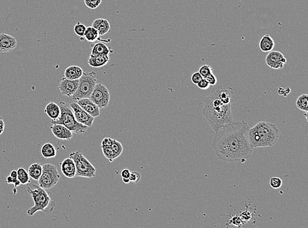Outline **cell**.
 <instances>
[{
  "label": "cell",
  "instance_id": "6da1fadb",
  "mask_svg": "<svg viewBox=\"0 0 308 228\" xmlns=\"http://www.w3.org/2000/svg\"><path fill=\"white\" fill-rule=\"evenodd\" d=\"M249 127L244 121L231 122L215 132L212 147L218 158L227 162L245 161L251 158L253 147Z\"/></svg>",
  "mask_w": 308,
  "mask_h": 228
},
{
  "label": "cell",
  "instance_id": "7a4b0ae2",
  "mask_svg": "<svg viewBox=\"0 0 308 228\" xmlns=\"http://www.w3.org/2000/svg\"><path fill=\"white\" fill-rule=\"evenodd\" d=\"M205 100L203 115L214 132L233 121L231 104H224L218 96L216 85Z\"/></svg>",
  "mask_w": 308,
  "mask_h": 228
},
{
  "label": "cell",
  "instance_id": "3957f363",
  "mask_svg": "<svg viewBox=\"0 0 308 228\" xmlns=\"http://www.w3.org/2000/svg\"><path fill=\"white\" fill-rule=\"evenodd\" d=\"M250 141L253 148L272 147L278 141L279 131L274 123L259 122L248 132Z\"/></svg>",
  "mask_w": 308,
  "mask_h": 228
},
{
  "label": "cell",
  "instance_id": "277c9868",
  "mask_svg": "<svg viewBox=\"0 0 308 228\" xmlns=\"http://www.w3.org/2000/svg\"><path fill=\"white\" fill-rule=\"evenodd\" d=\"M27 192L34 203L33 207L28 209V216H33L38 211L50 213L53 210L56 204L45 189L29 183L27 184Z\"/></svg>",
  "mask_w": 308,
  "mask_h": 228
},
{
  "label": "cell",
  "instance_id": "5b68a950",
  "mask_svg": "<svg viewBox=\"0 0 308 228\" xmlns=\"http://www.w3.org/2000/svg\"><path fill=\"white\" fill-rule=\"evenodd\" d=\"M61 115L57 120L51 121L52 124H63L72 132L76 134L85 133L88 127L79 123L74 117L73 111L70 105L63 102L59 103Z\"/></svg>",
  "mask_w": 308,
  "mask_h": 228
},
{
  "label": "cell",
  "instance_id": "8992f818",
  "mask_svg": "<svg viewBox=\"0 0 308 228\" xmlns=\"http://www.w3.org/2000/svg\"><path fill=\"white\" fill-rule=\"evenodd\" d=\"M98 83L95 72H83L79 79L77 91L72 96V100L89 98Z\"/></svg>",
  "mask_w": 308,
  "mask_h": 228
},
{
  "label": "cell",
  "instance_id": "52a82bcc",
  "mask_svg": "<svg viewBox=\"0 0 308 228\" xmlns=\"http://www.w3.org/2000/svg\"><path fill=\"white\" fill-rule=\"evenodd\" d=\"M69 158H72L74 163H75L76 177L92 178V177L96 176V168L85 158V155L81 151L79 150L73 151L69 155Z\"/></svg>",
  "mask_w": 308,
  "mask_h": 228
},
{
  "label": "cell",
  "instance_id": "ba28073f",
  "mask_svg": "<svg viewBox=\"0 0 308 228\" xmlns=\"http://www.w3.org/2000/svg\"><path fill=\"white\" fill-rule=\"evenodd\" d=\"M60 179L57 166L47 163L43 165L42 175L38 179V185L45 190H50L57 185Z\"/></svg>",
  "mask_w": 308,
  "mask_h": 228
},
{
  "label": "cell",
  "instance_id": "9c48e42d",
  "mask_svg": "<svg viewBox=\"0 0 308 228\" xmlns=\"http://www.w3.org/2000/svg\"><path fill=\"white\" fill-rule=\"evenodd\" d=\"M100 108L104 109L109 105L110 93L109 89L105 86L98 82L94 89L89 98Z\"/></svg>",
  "mask_w": 308,
  "mask_h": 228
},
{
  "label": "cell",
  "instance_id": "30bf717a",
  "mask_svg": "<svg viewBox=\"0 0 308 228\" xmlns=\"http://www.w3.org/2000/svg\"><path fill=\"white\" fill-rule=\"evenodd\" d=\"M70 107L73 111L74 117L78 123L85 125L87 127L92 126L95 118L87 113L85 110L82 109L76 102L72 103L70 104Z\"/></svg>",
  "mask_w": 308,
  "mask_h": 228
},
{
  "label": "cell",
  "instance_id": "8fae6325",
  "mask_svg": "<svg viewBox=\"0 0 308 228\" xmlns=\"http://www.w3.org/2000/svg\"><path fill=\"white\" fill-rule=\"evenodd\" d=\"M266 63L270 68L278 70L283 68L287 63V59L281 52L271 51L266 56Z\"/></svg>",
  "mask_w": 308,
  "mask_h": 228
},
{
  "label": "cell",
  "instance_id": "7c38bea8",
  "mask_svg": "<svg viewBox=\"0 0 308 228\" xmlns=\"http://www.w3.org/2000/svg\"><path fill=\"white\" fill-rule=\"evenodd\" d=\"M79 79L69 80L67 78H63L59 85V89L61 95L65 96L72 97L77 91Z\"/></svg>",
  "mask_w": 308,
  "mask_h": 228
},
{
  "label": "cell",
  "instance_id": "4fadbf2b",
  "mask_svg": "<svg viewBox=\"0 0 308 228\" xmlns=\"http://www.w3.org/2000/svg\"><path fill=\"white\" fill-rule=\"evenodd\" d=\"M17 46L15 37L7 34H0V53H8L13 51Z\"/></svg>",
  "mask_w": 308,
  "mask_h": 228
},
{
  "label": "cell",
  "instance_id": "5bb4252c",
  "mask_svg": "<svg viewBox=\"0 0 308 228\" xmlns=\"http://www.w3.org/2000/svg\"><path fill=\"white\" fill-rule=\"evenodd\" d=\"M76 103L93 117L96 118L100 115V108L90 99H80Z\"/></svg>",
  "mask_w": 308,
  "mask_h": 228
},
{
  "label": "cell",
  "instance_id": "9a60e30c",
  "mask_svg": "<svg viewBox=\"0 0 308 228\" xmlns=\"http://www.w3.org/2000/svg\"><path fill=\"white\" fill-rule=\"evenodd\" d=\"M52 133L57 139L70 140L72 138V132L63 124H53L51 126Z\"/></svg>",
  "mask_w": 308,
  "mask_h": 228
},
{
  "label": "cell",
  "instance_id": "2e32d148",
  "mask_svg": "<svg viewBox=\"0 0 308 228\" xmlns=\"http://www.w3.org/2000/svg\"><path fill=\"white\" fill-rule=\"evenodd\" d=\"M61 172L68 178L76 177V169L73 159L70 158H65L61 164Z\"/></svg>",
  "mask_w": 308,
  "mask_h": 228
},
{
  "label": "cell",
  "instance_id": "e0dca14e",
  "mask_svg": "<svg viewBox=\"0 0 308 228\" xmlns=\"http://www.w3.org/2000/svg\"><path fill=\"white\" fill-rule=\"evenodd\" d=\"M109 61V55H94L90 54L87 63L91 67L100 68L107 64Z\"/></svg>",
  "mask_w": 308,
  "mask_h": 228
},
{
  "label": "cell",
  "instance_id": "ac0fdd59",
  "mask_svg": "<svg viewBox=\"0 0 308 228\" xmlns=\"http://www.w3.org/2000/svg\"><path fill=\"white\" fill-rule=\"evenodd\" d=\"M91 26L98 31L100 36L105 35L106 34L109 33L110 29H111V25H110L109 22L107 20L102 18L95 20Z\"/></svg>",
  "mask_w": 308,
  "mask_h": 228
},
{
  "label": "cell",
  "instance_id": "d6986e66",
  "mask_svg": "<svg viewBox=\"0 0 308 228\" xmlns=\"http://www.w3.org/2000/svg\"><path fill=\"white\" fill-rule=\"evenodd\" d=\"M44 112L51 119V121H55L61 115L60 106L55 103L51 102L47 105Z\"/></svg>",
  "mask_w": 308,
  "mask_h": 228
},
{
  "label": "cell",
  "instance_id": "ffe728a7",
  "mask_svg": "<svg viewBox=\"0 0 308 228\" xmlns=\"http://www.w3.org/2000/svg\"><path fill=\"white\" fill-rule=\"evenodd\" d=\"M84 71L81 67L72 65L65 71V77L69 80H78L81 77Z\"/></svg>",
  "mask_w": 308,
  "mask_h": 228
},
{
  "label": "cell",
  "instance_id": "44dd1931",
  "mask_svg": "<svg viewBox=\"0 0 308 228\" xmlns=\"http://www.w3.org/2000/svg\"><path fill=\"white\" fill-rule=\"evenodd\" d=\"M259 49L263 52H270L274 50L275 42L270 35H264L259 41Z\"/></svg>",
  "mask_w": 308,
  "mask_h": 228
},
{
  "label": "cell",
  "instance_id": "7402d4cb",
  "mask_svg": "<svg viewBox=\"0 0 308 228\" xmlns=\"http://www.w3.org/2000/svg\"><path fill=\"white\" fill-rule=\"evenodd\" d=\"M113 51L105 44L100 42L92 47L91 54L94 55H109Z\"/></svg>",
  "mask_w": 308,
  "mask_h": 228
},
{
  "label": "cell",
  "instance_id": "603a6c76",
  "mask_svg": "<svg viewBox=\"0 0 308 228\" xmlns=\"http://www.w3.org/2000/svg\"><path fill=\"white\" fill-rule=\"evenodd\" d=\"M42 164L39 163V162H35V163L31 164L30 166L29 169L28 170V173H29L30 177L32 179H33L34 180L38 181L41 175H42Z\"/></svg>",
  "mask_w": 308,
  "mask_h": 228
},
{
  "label": "cell",
  "instance_id": "cb8c5ba5",
  "mask_svg": "<svg viewBox=\"0 0 308 228\" xmlns=\"http://www.w3.org/2000/svg\"><path fill=\"white\" fill-rule=\"evenodd\" d=\"M41 153L45 158H55L57 155V150L51 143H45L41 149Z\"/></svg>",
  "mask_w": 308,
  "mask_h": 228
},
{
  "label": "cell",
  "instance_id": "d4e9b609",
  "mask_svg": "<svg viewBox=\"0 0 308 228\" xmlns=\"http://www.w3.org/2000/svg\"><path fill=\"white\" fill-rule=\"evenodd\" d=\"M218 98L224 104H231V91L223 88L221 86H216Z\"/></svg>",
  "mask_w": 308,
  "mask_h": 228
},
{
  "label": "cell",
  "instance_id": "484cf974",
  "mask_svg": "<svg viewBox=\"0 0 308 228\" xmlns=\"http://www.w3.org/2000/svg\"><path fill=\"white\" fill-rule=\"evenodd\" d=\"M84 37L89 42H95L97 40H101L100 34L92 26L86 28Z\"/></svg>",
  "mask_w": 308,
  "mask_h": 228
},
{
  "label": "cell",
  "instance_id": "4316f807",
  "mask_svg": "<svg viewBox=\"0 0 308 228\" xmlns=\"http://www.w3.org/2000/svg\"><path fill=\"white\" fill-rule=\"evenodd\" d=\"M296 107L302 111L308 113V95L302 94L300 95L296 100Z\"/></svg>",
  "mask_w": 308,
  "mask_h": 228
},
{
  "label": "cell",
  "instance_id": "83f0119b",
  "mask_svg": "<svg viewBox=\"0 0 308 228\" xmlns=\"http://www.w3.org/2000/svg\"><path fill=\"white\" fill-rule=\"evenodd\" d=\"M17 171V179L20 184L26 185L31 183V177L29 173L24 168L20 167Z\"/></svg>",
  "mask_w": 308,
  "mask_h": 228
},
{
  "label": "cell",
  "instance_id": "f1b7e54d",
  "mask_svg": "<svg viewBox=\"0 0 308 228\" xmlns=\"http://www.w3.org/2000/svg\"><path fill=\"white\" fill-rule=\"evenodd\" d=\"M102 149L104 156L105 157V158H107L110 162H113L115 158H117L118 157H119L117 154H116L115 151L111 149V147Z\"/></svg>",
  "mask_w": 308,
  "mask_h": 228
},
{
  "label": "cell",
  "instance_id": "f546056e",
  "mask_svg": "<svg viewBox=\"0 0 308 228\" xmlns=\"http://www.w3.org/2000/svg\"><path fill=\"white\" fill-rule=\"evenodd\" d=\"M86 28L87 27H86L84 24L81 23V22H78L77 23H76V25L74 26V31L76 35L82 38V37H84V35H85Z\"/></svg>",
  "mask_w": 308,
  "mask_h": 228
},
{
  "label": "cell",
  "instance_id": "4dcf8cb0",
  "mask_svg": "<svg viewBox=\"0 0 308 228\" xmlns=\"http://www.w3.org/2000/svg\"><path fill=\"white\" fill-rule=\"evenodd\" d=\"M111 147V149L115 151L116 154H117L118 156L119 157L121 154H122L123 151L122 144H121L119 141H117V140L113 139V143H112Z\"/></svg>",
  "mask_w": 308,
  "mask_h": 228
},
{
  "label": "cell",
  "instance_id": "1f68e13d",
  "mask_svg": "<svg viewBox=\"0 0 308 228\" xmlns=\"http://www.w3.org/2000/svg\"><path fill=\"white\" fill-rule=\"evenodd\" d=\"M270 184L272 188L279 189L282 186L283 181H282V179L279 177H271Z\"/></svg>",
  "mask_w": 308,
  "mask_h": 228
},
{
  "label": "cell",
  "instance_id": "d6a6232c",
  "mask_svg": "<svg viewBox=\"0 0 308 228\" xmlns=\"http://www.w3.org/2000/svg\"><path fill=\"white\" fill-rule=\"evenodd\" d=\"M199 73L202 75L203 78L206 77L209 74L212 73L213 69L212 67L208 65H204L199 69Z\"/></svg>",
  "mask_w": 308,
  "mask_h": 228
},
{
  "label": "cell",
  "instance_id": "836d02e7",
  "mask_svg": "<svg viewBox=\"0 0 308 228\" xmlns=\"http://www.w3.org/2000/svg\"><path fill=\"white\" fill-rule=\"evenodd\" d=\"M102 2V0H85V5L91 9L98 8Z\"/></svg>",
  "mask_w": 308,
  "mask_h": 228
},
{
  "label": "cell",
  "instance_id": "e575fe53",
  "mask_svg": "<svg viewBox=\"0 0 308 228\" xmlns=\"http://www.w3.org/2000/svg\"><path fill=\"white\" fill-rule=\"evenodd\" d=\"M129 178H130V182L137 184L139 182L140 179H141V174L136 171L130 172V175Z\"/></svg>",
  "mask_w": 308,
  "mask_h": 228
},
{
  "label": "cell",
  "instance_id": "d590c367",
  "mask_svg": "<svg viewBox=\"0 0 308 228\" xmlns=\"http://www.w3.org/2000/svg\"><path fill=\"white\" fill-rule=\"evenodd\" d=\"M205 79H206V81L208 82L209 85L211 86H215L216 83H217V78L216 77V76L214 75V73L209 74L208 76H206V77L204 78Z\"/></svg>",
  "mask_w": 308,
  "mask_h": 228
},
{
  "label": "cell",
  "instance_id": "8d00e7d4",
  "mask_svg": "<svg viewBox=\"0 0 308 228\" xmlns=\"http://www.w3.org/2000/svg\"><path fill=\"white\" fill-rule=\"evenodd\" d=\"M113 141V139H112L111 138H104L102 141L101 147H102V149L109 148V147H111Z\"/></svg>",
  "mask_w": 308,
  "mask_h": 228
},
{
  "label": "cell",
  "instance_id": "74e56055",
  "mask_svg": "<svg viewBox=\"0 0 308 228\" xmlns=\"http://www.w3.org/2000/svg\"><path fill=\"white\" fill-rule=\"evenodd\" d=\"M203 78L202 75L199 73V72H196L191 75V81L196 85H197Z\"/></svg>",
  "mask_w": 308,
  "mask_h": 228
},
{
  "label": "cell",
  "instance_id": "f35d334b",
  "mask_svg": "<svg viewBox=\"0 0 308 228\" xmlns=\"http://www.w3.org/2000/svg\"><path fill=\"white\" fill-rule=\"evenodd\" d=\"M6 183L9 184H14L15 188H17V187L19 186L20 185V183L17 178H14L10 175L7 177Z\"/></svg>",
  "mask_w": 308,
  "mask_h": 228
},
{
  "label": "cell",
  "instance_id": "ab89813d",
  "mask_svg": "<svg viewBox=\"0 0 308 228\" xmlns=\"http://www.w3.org/2000/svg\"><path fill=\"white\" fill-rule=\"evenodd\" d=\"M197 85L200 89H205H205H208L209 88H210V85H209L208 82H207L206 79H205L204 78H203V79L201 80V81H200Z\"/></svg>",
  "mask_w": 308,
  "mask_h": 228
},
{
  "label": "cell",
  "instance_id": "60d3db41",
  "mask_svg": "<svg viewBox=\"0 0 308 228\" xmlns=\"http://www.w3.org/2000/svg\"><path fill=\"white\" fill-rule=\"evenodd\" d=\"M130 175V171H129L128 169H123L122 172H121V176L122 177H124V178H129Z\"/></svg>",
  "mask_w": 308,
  "mask_h": 228
},
{
  "label": "cell",
  "instance_id": "b9f144b4",
  "mask_svg": "<svg viewBox=\"0 0 308 228\" xmlns=\"http://www.w3.org/2000/svg\"><path fill=\"white\" fill-rule=\"evenodd\" d=\"M5 128V123L4 121H3V119L1 118H0V135L3 133V131H4Z\"/></svg>",
  "mask_w": 308,
  "mask_h": 228
},
{
  "label": "cell",
  "instance_id": "7bdbcfd3",
  "mask_svg": "<svg viewBox=\"0 0 308 228\" xmlns=\"http://www.w3.org/2000/svg\"><path fill=\"white\" fill-rule=\"evenodd\" d=\"M10 175L11 177H14V178H17V171H11V173H10Z\"/></svg>",
  "mask_w": 308,
  "mask_h": 228
},
{
  "label": "cell",
  "instance_id": "ee69618b",
  "mask_svg": "<svg viewBox=\"0 0 308 228\" xmlns=\"http://www.w3.org/2000/svg\"><path fill=\"white\" fill-rule=\"evenodd\" d=\"M122 182L124 183V184H129L130 182V178H124V177H122Z\"/></svg>",
  "mask_w": 308,
  "mask_h": 228
}]
</instances>
